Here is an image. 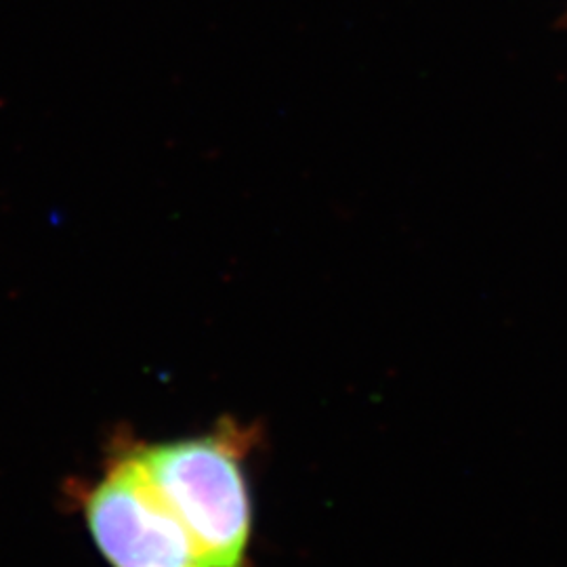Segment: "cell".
Returning <instances> with one entry per match:
<instances>
[{"label": "cell", "mask_w": 567, "mask_h": 567, "mask_svg": "<svg viewBox=\"0 0 567 567\" xmlns=\"http://www.w3.org/2000/svg\"><path fill=\"white\" fill-rule=\"evenodd\" d=\"M236 429L137 446L204 567H248L250 496Z\"/></svg>", "instance_id": "1"}, {"label": "cell", "mask_w": 567, "mask_h": 567, "mask_svg": "<svg viewBox=\"0 0 567 567\" xmlns=\"http://www.w3.org/2000/svg\"><path fill=\"white\" fill-rule=\"evenodd\" d=\"M84 517L112 567H204L137 446L107 466L86 496Z\"/></svg>", "instance_id": "2"}]
</instances>
